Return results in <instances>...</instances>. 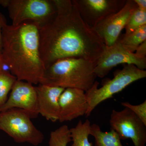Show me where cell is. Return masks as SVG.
Returning <instances> with one entry per match:
<instances>
[{"label":"cell","instance_id":"3957f363","mask_svg":"<svg viewBox=\"0 0 146 146\" xmlns=\"http://www.w3.org/2000/svg\"><path fill=\"white\" fill-rule=\"evenodd\" d=\"M97 63L78 58L59 59L46 67L40 84L64 89L76 88L86 92L96 81L94 70Z\"/></svg>","mask_w":146,"mask_h":146},{"label":"cell","instance_id":"52a82bcc","mask_svg":"<svg viewBox=\"0 0 146 146\" xmlns=\"http://www.w3.org/2000/svg\"><path fill=\"white\" fill-rule=\"evenodd\" d=\"M110 129L121 140L130 139L134 146H145L146 125L129 108L121 111L113 110L110 120Z\"/></svg>","mask_w":146,"mask_h":146},{"label":"cell","instance_id":"7402d4cb","mask_svg":"<svg viewBox=\"0 0 146 146\" xmlns=\"http://www.w3.org/2000/svg\"><path fill=\"white\" fill-rule=\"evenodd\" d=\"M5 18L0 12V52H1L2 47V29L3 26L6 24Z\"/></svg>","mask_w":146,"mask_h":146},{"label":"cell","instance_id":"5bb4252c","mask_svg":"<svg viewBox=\"0 0 146 146\" xmlns=\"http://www.w3.org/2000/svg\"><path fill=\"white\" fill-rule=\"evenodd\" d=\"M90 135L95 138V146H123L117 133L112 129L102 131L99 125H91Z\"/></svg>","mask_w":146,"mask_h":146},{"label":"cell","instance_id":"30bf717a","mask_svg":"<svg viewBox=\"0 0 146 146\" xmlns=\"http://www.w3.org/2000/svg\"><path fill=\"white\" fill-rule=\"evenodd\" d=\"M7 100L0 106V112L13 108L26 110L32 119L39 115L35 86L27 82L16 80Z\"/></svg>","mask_w":146,"mask_h":146},{"label":"cell","instance_id":"4fadbf2b","mask_svg":"<svg viewBox=\"0 0 146 146\" xmlns=\"http://www.w3.org/2000/svg\"><path fill=\"white\" fill-rule=\"evenodd\" d=\"M39 115L48 121H58L60 113L59 99L65 89L39 84L35 86Z\"/></svg>","mask_w":146,"mask_h":146},{"label":"cell","instance_id":"ffe728a7","mask_svg":"<svg viewBox=\"0 0 146 146\" xmlns=\"http://www.w3.org/2000/svg\"><path fill=\"white\" fill-rule=\"evenodd\" d=\"M121 104L124 107L129 108L146 125V100L137 105L131 104L128 102H122Z\"/></svg>","mask_w":146,"mask_h":146},{"label":"cell","instance_id":"e0dca14e","mask_svg":"<svg viewBox=\"0 0 146 146\" xmlns=\"http://www.w3.org/2000/svg\"><path fill=\"white\" fill-rule=\"evenodd\" d=\"M72 142L70 129L64 125L51 132L49 146H67Z\"/></svg>","mask_w":146,"mask_h":146},{"label":"cell","instance_id":"9a60e30c","mask_svg":"<svg viewBox=\"0 0 146 146\" xmlns=\"http://www.w3.org/2000/svg\"><path fill=\"white\" fill-rule=\"evenodd\" d=\"M91 127L89 120H86L84 122L80 120L75 127L71 128L70 131L73 142L71 146H93L89 140Z\"/></svg>","mask_w":146,"mask_h":146},{"label":"cell","instance_id":"9c48e42d","mask_svg":"<svg viewBox=\"0 0 146 146\" xmlns=\"http://www.w3.org/2000/svg\"><path fill=\"white\" fill-rule=\"evenodd\" d=\"M122 64H132L140 70H145L146 58L138 57L135 53L128 51L123 47L118 39L111 46L105 47L97 61L94 72L97 77L102 78L107 75L114 67Z\"/></svg>","mask_w":146,"mask_h":146},{"label":"cell","instance_id":"8992f818","mask_svg":"<svg viewBox=\"0 0 146 146\" xmlns=\"http://www.w3.org/2000/svg\"><path fill=\"white\" fill-rule=\"evenodd\" d=\"M5 8L12 25L31 22L39 29L50 21L56 11L52 0H6Z\"/></svg>","mask_w":146,"mask_h":146},{"label":"cell","instance_id":"cb8c5ba5","mask_svg":"<svg viewBox=\"0 0 146 146\" xmlns=\"http://www.w3.org/2000/svg\"><path fill=\"white\" fill-rule=\"evenodd\" d=\"M7 67L5 64L1 52H0V72L6 70L5 69V67Z\"/></svg>","mask_w":146,"mask_h":146},{"label":"cell","instance_id":"603a6c76","mask_svg":"<svg viewBox=\"0 0 146 146\" xmlns=\"http://www.w3.org/2000/svg\"><path fill=\"white\" fill-rule=\"evenodd\" d=\"M138 8L142 10L146 11V0H134Z\"/></svg>","mask_w":146,"mask_h":146},{"label":"cell","instance_id":"2e32d148","mask_svg":"<svg viewBox=\"0 0 146 146\" xmlns=\"http://www.w3.org/2000/svg\"><path fill=\"white\" fill-rule=\"evenodd\" d=\"M121 44L129 52L134 53L138 47L146 41V25L127 35L119 37Z\"/></svg>","mask_w":146,"mask_h":146},{"label":"cell","instance_id":"7c38bea8","mask_svg":"<svg viewBox=\"0 0 146 146\" xmlns=\"http://www.w3.org/2000/svg\"><path fill=\"white\" fill-rule=\"evenodd\" d=\"M60 123L69 121L86 115L88 104L85 92L76 88H66L59 99Z\"/></svg>","mask_w":146,"mask_h":146},{"label":"cell","instance_id":"7a4b0ae2","mask_svg":"<svg viewBox=\"0 0 146 146\" xmlns=\"http://www.w3.org/2000/svg\"><path fill=\"white\" fill-rule=\"evenodd\" d=\"M1 53L9 72L17 80L33 84L41 83L46 67L39 50V28L35 24H5L2 29Z\"/></svg>","mask_w":146,"mask_h":146},{"label":"cell","instance_id":"277c9868","mask_svg":"<svg viewBox=\"0 0 146 146\" xmlns=\"http://www.w3.org/2000/svg\"><path fill=\"white\" fill-rule=\"evenodd\" d=\"M146 77V71L138 69L132 64H124L122 70L115 72L114 78L105 81L98 88L96 81L91 89L85 92L88 104L86 117L102 102L111 98L115 94L123 91L130 84Z\"/></svg>","mask_w":146,"mask_h":146},{"label":"cell","instance_id":"ba28073f","mask_svg":"<svg viewBox=\"0 0 146 146\" xmlns=\"http://www.w3.org/2000/svg\"><path fill=\"white\" fill-rule=\"evenodd\" d=\"M134 0H126L122 8L100 20L93 26L106 47L111 46L117 42L121 32L137 8Z\"/></svg>","mask_w":146,"mask_h":146},{"label":"cell","instance_id":"ac0fdd59","mask_svg":"<svg viewBox=\"0 0 146 146\" xmlns=\"http://www.w3.org/2000/svg\"><path fill=\"white\" fill-rule=\"evenodd\" d=\"M17 80L9 71L4 70L0 72V106L7 100L9 93Z\"/></svg>","mask_w":146,"mask_h":146},{"label":"cell","instance_id":"6da1fadb","mask_svg":"<svg viewBox=\"0 0 146 146\" xmlns=\"http://www.w3.org/2000/svg\"><path fill=\"white\" fill-rule=\"evenodd\" d=\"M52 1L56 13L39 29V50L45 67L67 58L98 61L105 46L83 21L72 0Z\"/></svg>","mask_w":146,"mask_h":146},{"label":"cell","instance_id":"d6986e66","mask_svg":"<svg viewBox=\"0 0 146 146\" xmlns=\"http://www.w3.org/2000/svg\"><path fill=\"white\" fill-rule=\"evenodd\" d=\"M145 25H146V11L137 7L131 14L126 25L124 34H129Z\"/></svg>","mask_w":146,"mask_h":146},{"label":"cell","instance_id":"8fae6325","mask_svg":"<svg viewBox=\"0 0 146 146\" xmlns=\"http://www.w3.org/2000/svg\"><path fill=\"white\" fill-rule=\"evenodd\" d=\"M81 18L93 27L100 20L123 8L126 0H72Z\"/></svg>","mask_w":146,"mask_h":146},{"label":"cell","instance_id":"44dd1931","mask_svg":"<svg viewBox=\"0 0 146 146\" xmlns=\"http://www.w3.org/2000/svg\"><path fill=\"white\" fill-rule=\"evenodd\" d=\"M135 54L140 58H146V41L139 46L135 51Z\"/></svg>","mask_w":146,"mask_h":146},{"label":"cell","instance_id":"5b68a950","mask_svg":"<svg viewBox=\"0 0 146 146\" xmlns=\"http://www.w3.org/2000/svg\"><path fill=\"white\" fill-rule=\"evenodd\" d=\"M29 112L13 108L0 112V130L19 143H28L36 146L44 139L43 133L33 124Z\"/></svg>","mask_w":146,"mask_h":146}]
</instances>
